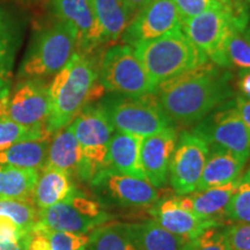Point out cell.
Returning <instances> with one entry per match:
<instances>
[{
    "instance_id": "obj_40",
    "label": "cell",
    "mask_w": 250,
    "mask_h": 250,
    "mask_svg": "<svg viewBox=\"0 0 250 250\" xmlns=\"http://www.w3.org/2000/svg\"><path fill=\"white\" fill-rule=\"evenodd\" d=\"M24 240L21 242H11V241H4V240H0V250H26V243H24Z\"/></svg>"
},
{
    "instance_id": "obj_46",
    "label": "cell",
    "mask_w": 250,
    "mask_h": 250,
    "mask_svg": "<svg viewBox=\"0 0 250 250\" xmlns=\"http://www.w3.org/2000/svg\"><path fill=\"white\" fill-rule=\"evenodd\" d=\"M235 2H240V4H243L245 2V0H234Z\"/></svg>"
},
{
    "instance_id": "obj_9",
    "label": "cell",
    "mask_w": 250,
    "mask_h": 250,
    "mask_svg": "<svg viewBox=\"0 0 250 250\" xmlns=\"http://www.w3.org/2000/svg\"><path fill=\"white\" fill-rule=\"evenodd\" d=\"M192 132L201 136L210 147L226 149L246 162L250 158L249 133L234 100L224 103L198 122Z\"/></svg>"
},
{
    "instance_id": "obj_12",
    "label": "cell",
    "mask_w": 250,
    "mask_h": 250,
    "mask_svg": "<svg viewBox=\"0 0 250 250\" xmlns=\"http://www.w3.org/2000/svg\"><path fill=\"white\" fill-rule=\"evenodd\" d=\"M5 115L23 126L48 131L49 83L41 79H21L9 92Z\"/></svg>"
},
{
    "instance_id": "obj_35",
    "label": "cell",
    "mask_w": 250,
    "mask_h": 250,
    "mask_svg": "<svg viewBox=\"0 0 250 250\" xmlns=\"http://www.w3.org/2000/svg\"><path fill=\"white\" fill-rule=\"evenodd\" d=\"M230 250H250V224H236L226 228Z\"/></svg>"
},
{
    "instance_id": "obj_42",
    "label": "cell",
    "mask_w": 250,
    "mask_h": 250,
    "mask_svg": "<svg viewBox=\"0 0 250 250\" xmlns=\"http://www.w3.org/2000/svg\"><path fill=\"white\" fill-rule=\"evenodd\" d=\"M243 35H245L246 40L248 41V43L250 44V19H249L248 23H247V26L245 28V31H243Z\"/></svg>"
},
{
    "instance_id": "obj_24",
    "label": "cell",
    "mask_w": 250,
    "mask_h": 250,
    "mask_svg": "<svg viewBox=\"0 0 250 250\" xmlns=\"http://www.w3.org/2000/svg\"><path fill=\"white\" fill-rule=\"evenodd\" d=\"M88 241V234L58 232L37 224L24 243L26 250H86Z\"/></svg>"
},
{
    "instance_id": "obj_4",
    "label": "cell",
    "mask_w": 250,
    "mask_h": 250,
    "mask_svg": "<svg viewBox=\"0 0 250 250\" xmlns=\"http://www.w3.org/2000/svg\"><path fill=\"white\" fill-rule=\"evenodd\" d=\"M78 50L77 34L62 21L37 31L19 68V79H41L55 77Z\"/></svg>"
},
{
    "instance_id": "obj_25",
    "label": "cell",
    "mask_w": 250,
    "mask_h": 250,
    "mask_svg": "<svg viewBox=\"0 0 250 250\" xmlns=\"http://www.w3.org/2000/svg\"><path fill=\"white\" fill-rule=\"evenodd\" d=\"M138 250H182L186 240L166 230L155 220L127 224Z\"/></svg>"
},
{
    "instance_id": "obj_32",
    "label": "cell",
    "mask_w": 250,
    "mask_h": 250,
    "mask_svg": "<svg viewBox=\"0 0 250 250\" xmlns=\"http://www.w3.org/2000/svg\"><path fill=\"white\" fill-rule=\"evenodd\" d=\"M227 219L239 224H250V183L240 179L227 208Z\"/></svg>"
},
{
    "instance_id": "obj_37",
    "label": "cell",
    "mask_w": 250,
    "mask_h": 250,
    "mask_svg": "<svg viewBox=\"0 0 250 250\" xmlns=\"http://www.w3.org/2000/svg\"><path fill=\"white\" fill-rule=\"evenodd\" d=\"M234 102H235V107L237 109V111H239L240 116H241L242 122L246 125L250 138V100L240 95L236 96Z\"/></svg>"
},
{
    "instance_id": "obj_10",
    "label": "cell",
    "mask_w": 250,
    "mask_h": 250,
    "mask_svg": "<svg viewBox=\"0 0 250 250\" xmlns=\"http://www.w3.org/2000/svg\"><path fill=\"white\" fill-rule=\"evenodd\" d=\"M100 202L120 208H144L159 201V191L147 181L117 173L111 168L100 170L89 181Z\"/></svg>"
},
{
    "instance_id": "obj_44",
    "label": "cell",
    "mask_w": 250,
    "mask_h": 250,
    "mask_svg": "<svg viewBox=\"0 0 250 250\" xmlns=\"http://www.w3.org/2000/svg\"><path fill=\"white\" fill-rule=\"evenodd\" d=\"M243 177H245V179H246L247 181H248V182L250 183V169H249L248 171H247V174H246L245 176H243Z\"/></svg>"
},
{
    "instance_id": "obj_19",
    "label": "cell",
    "mask_w": 250,
    "mask_h": 250,
    "mask_svg": "<svg viewBox=\"0 0 250 250\" xmlns=\"http://www.w3.org/2000/svg\"><path fill=\"white\" fill-rule=\"evenodd\" d=\"M83 158L72 124L52 133L50 138L45 166L66 171L80 179Z\"/></svg>"
},
{
    "instance_id": "obj_41",
    "label": "cell",
    "mask_w": 250,
    "mask_h": 250,
    "mask_svg": "<svg viewBox=\"0 0 250 250\" xmlns=\"http://www.w3.org/2000/svg\"><path fill=\"white\" fill-rule=\"evenodd\" d=\"M9 92H11V83L0 79V103L7 102Z\"/></svg>"
},
{
    "instance_id": "obj_23",
    "label": "cell",
    "mask_w": 250,
    "mask_h": 250,
    "mask_svg": "<svg viewBox=\"0 0 250 250\" xmlns=\"http://www.w3.org/2000/svg\"><path fill=\"white\" fill-rule=\"evenodd\" d=\"M92 4L104 44L121 40L133 19L123 0H92Z\"/></svg>"
},
{
    "instance_id": "obj_8",
    "label": "cell",
    "mask_w": 250,
    "mask_h": 250,
    "mask_svg": "<svg viewBox=\"0 0 250 250\" xmlns=\"http://www.w3.org/2000/svg\"><path fill=\"white\" fill-rule=\"evenodd\" d=\"M110 219V214L104 211L101 202L77 190L70 198L40 210L39 224L58 232L88 234L107 224Z\"/></svg>"
},
{
    "instance_id": "obj_34",
    "label": "cell",
    "mask_w": 250,
    "mask_h": 250,
    "mask_svg": "<svg viewBox=\"0 0 250 250\" xmlns=\"http://www.w3.org/2000/svg\"><path fill=\"white\" fill-rule=\"evenodd\" d=\"M182 26L210 8L223 5L217 0H173Z\"/></svg>"
},
{
    "instance_id": "obj_33",
    "label": "cell",
    "mask_w": 250,
    "mask_h": 250,
    "mask_svg": "<svg viewBox=\"0 0 250 250\" xmlns=\"http://www.w3.org/2000/svg\"><path fill=\"white\" fill-rule=\"evenodd\" d=\"M182 250H230L226 228L224 226L208 228L195 239L186 241Z\"/></svg>"
},
{
    "instance_id": "obj_22",
    "label": "cell",
    "mask_w": 250,
    "mask_h": 250,
    "mask_svg": "<svg viewBox=\"0 0 250 250\" xmlns=\"http://www.w3.org/2000/svg\"><path fill=\"white\" fill-rule=\"evenodd\" d=\"M239 181L240 179L224 186L208 188L202 191L189 193L188 197H189L191 211L199 217L225 225V220H228V204L239 184Z\"/></svg>"
},
{
    "instance_id": "obj_18",
    "label": "cell",
    "mask_w": 250,
    "mask_h": 250,
    "mask_svg": "<svg viewBox=\"0 0 250 250\" xmlns=\"http://www.w3.org/2000/svg\"><path fill=\"white\" fill-rule=\"evenodd\" d=\"M143 137L125 132H115L109 144V168L117 173L146 180L142 165ZM148 182V181H147Z\"/></svg>"
},
{
    "instance_id": "obj_43",
    "label": "cell",
    "mask_w": 250,
    "mask_h": 250,
    "mask_svg": "<svg viewBox=\"0 0 250 250\" xmlns=\"http://www.w3.org/2000/svg\"><path fill=\"white\" fill-rule=\"evenodd\" d=\"M217 1L220 2V4H223L224 6H227V7H232L235 4V1L234 0H217Z\"/></svg>"
},
{
    "instance_id": "obj_28",
    "label": "cell",
    "mask_w": 250,
    "mask_h": 250,
    "mask_svg": "<svg viewBox=\"0 0 250 250\" xmlns=\"http://www.w3.org/2000/svg\"><path fill=\"white\" fill-rule=\"evenodd\" d=\"M39 170L0 166V199H31Z\"/></svg>"
},
{
    "instance_id": "obj_13",
    "label": "cell",
    "mask_w": 250,
    "mask_h": 250,
    "mask_svg": "<svg viewBox=\"0 0 250 250\" xmlns=\"http://www.w3.org/2000/svg\"><path fill=\"white\" fill-rule=\"evenodd\" d=\"M245 4L235 2L232 7L220 5L197 15L182 26V31L208 62L217 58L230 24Z\"/></svg>"
},
{
    "instance_id": "obj_31",
    "label": "cell",
    "mask_w": 250,
    "mask_h": 250,
    "mask_svg": "<svg viewBox=\"0 0 250 250\" xmlns=\"http://www.w3.org/2000/svg\"><path fill=\"white\" fill-rule=\"evenodd\" d=\"M51 136L52 134L45 130L30 129V127L15 123L5 115L0 116V152L18 143L49 138Z\"/></svg>"
},
{
    "instance_id": "obj_27",
    "label": "cell",
    "mask_w": 250,
    "mask_h": 250,
    "mask_svg": "<svg viewBox=\"0 0 250 250\" xmlns=\"http://www.w3.org/2000/svg\"><path fill=\"white\" fill-rule=\"evenodd\" d=\"M20 27L8 9L0 5V79L11 83L20 48Z\"/></svg>"
},
{
    "instance_id": "obj_39",
    "label": "cell",
    "mask_w": 250,
    "mask_h": 250,
    "mask_svg": "<svg viewBox=\"0 0 250 250\" xmlns=\"http://www.w3.org/2000/svg\"><path fill=\"white\" fill-rule=\"evenodd\" d=\"M123 1L124 4L126 5L130 13L132 14V17H134V15L138 14L143 8H145L152 0H123Z\"/></svg>"
},
{
    "instance_id": "obj_26",
    "label": "cell",
    "mask_w": 250,
    "mask_h": 250,
    "mask_svg": "<svg viewBox=\"0 0 250 250\" xmlns=\"http://www.w3.org/2000/svg\"><path fill=\"white\" fill-rule=\"evenodd\" d=\"M50 138L26 140L0 152V166L41 170L45 166Z\"/></svg>"
},
{
    "instance_id": "obj_14",
    "label": "cell",
    "mask_w": 250,
    "mask_h": 250,
    "mask_svg": "<svg viewBox=\"0 0 250 250\" xmlns=\"http://www.w3.org/2000/svg\"><path fill=\"white\" fill-rule=\"evenodd\" d=\"M182 29L179 13L173 0H152L134 15L121 37L124 44L133 46Z\"/></svg>"
},
{
    "instance_id": "obj_6",
    "label": "cell",
    "mask_w": 250,
    "mask_h": 250,
    "mask_svg": "<svg viewBox=\"0 0 250 250\" xmlns=\"http://www.w3.org/2000/svg\"><path fill=\"white\" fill-rule=\"evenodd\" d=\"M99 81L104 90L132 98L156 90L133 48L127 44L112 45L103 52L99 59Z\"/></svg>"
},
{
    "instance_id": "obj_45",
    "label": "cell",
    "mask_w": 250,
    "mask_h": 250,
    "mask_svg": "<svg viewBox=\"0 0 250 250\" xmlns=\"http://www.w3.org/2000/svg\"><path fill=\"white\" fill-rule=\"evenodd\" d=\"M247 7H250V0H245V2H243Z\"/></svg>"
},
{
    "instance_id": "obj_2",
    "label": "cell",
    "mask_w": 250,
    "mask_h": 250,
    "mask_svg": "<svg viewBox=\"0 0 250 250\" xmlns=\"http://www.w3.org/2000/svg\"><path fill=\"white\" fill-rule=\"evenodd\" d=\"M104 88L99 81V59L95 54L77 50L49 83L48 132L52 134L70 125L78 114L102 96Z\"/></svg>"
},
{
    "instance_id": "obj_1",
    "label": "cell",
    "mask_w": 250,
    "mask_h": 250,
    "mask_svg": "<svg viewBox=\"0 0 250 250\" xmlns=\"http://www.w3.org/2000/svg\"><path fill=\"white\" fill-rule=\"evenodd\" d=\"M232 79L226 68L208 62L165 81L154 94L173 123L189 126L233 98Z\"/></svg>"
},
{
    "instance_id": "obj_3",
    "label": "cell",
    "mask_w": 250,
    "mask_h": 250,
    "mask_svg": "<svg viewBox=\"0 0 250 250\" xmlns=\"http://www.w3.org/2000/svg\"><path fill=\"white\" fill-rule=\"evenodd\" d=\"M133 50L156 88L165 81L208 62L182 29L139 43Z\"/></svg>"
},
{
    "instance_id": "obj_20",
    "label": "cell",
    "mask_w": 250,
    "mask_h": 250,
    "mask_svg": "<svg viewBox=\"0 0 250 250\" xmlns=\"http://www.w3.org/2000/svg\"><path fill=\"white\" fill-rule=\"evenodd\" d=\"M77 190L70 174L44 166L39 173L31 199L39 210H44L70 198Z\"/></svg>"
},
{
    "instance_id": "obj_11",
    "label": "cell",
    "mask_w": 250,
    "mask_h": 250,
    "mask_svg": "<svg viewBox=\"0 0 250 250\" xmlns=\"http://www.w3.org/2000/svg\"><path fill=\"white\" fill-rule=\"evenodd\" d=\"M210 146L195 132L182 131L169 166L170 186L177 196L195 192L201 181Z\"/></svg>"
},
{
    "instance_id": "obj_17",
    "label": "cell",
    "mask_w": 250,
    "mask_h": 250,
    "mask_svg": "<svg viewBox=\"0 0 250 250\" xmlns=\"http://www.w3.org/2000/svg\"><path fill=\"white\" fill-rule=\"evenodd\" d=\"M179 134L175 126L145 137L142 143V165L146 180L155 188L164 187L169 176V166Z\"/></svg>"
},
{
    "instance_id": "obj_16",
    "label": "cell",
    "mask_w": 250,
    "mask_h": 250,
    "mask_svg": "<svg viewBox=\"0 0 250 250\" xmlns=\"http://www.w3.org/2000/svg\"><path fill=\"white\" fill-rule=\"evenodd\" d=\"M151 214L153 220H155L166 230L186 241L195 239L211 227L224 226L213 220L199 217L192 211L184 208L180 204L177 195L167 197L159 202L156 201L151 208Z\"/></svg>"
},
{
    "instance_id": "obj_15",
    "label": "cell",
    "mask_w": 250,
    "mask_h": 250,
    "mask_svg": "<svg viewBox=\"0 0 250 250\" xmlns=\"http://www.w3.org/2000/svg\"><path fill=\"white\" fill-rule=\"evenodd\" d=\"M51 9L56 20L73 28L78 39V50L95 54L104 44L100 30L92 0H51Z\"/></svg>"
},
{
    "instance_id": "obj_38",
    "label": "cell",
    "mask_w": 250,
    "mask_h": 250,
    "mask_svg": "<svg viewBox=\"0 0 250 250\" xmlns=\"http://www.w3.org/2000/svg\"><path fill=\"white\" fill-rule=\"evenodd\" d=\"M237 88L243 98L250 100V68H243L237 74Z\"/></svg>"
},
{
    "instance_id": "obj_5",
    "label": "cell",
    "mask_w": 250,
    "mask_h": 250,
    "mask_svg": "<svg viewBox=\"0 0 250 250\" xmlns=\"http://www.w3.org/2000/svg\"><path fill=\"white\" fill-rule=\"evenodd\" d=\"M114 129L143 138L174 126L155 94L132 98L111 93L100 102Z\"/></svg>"
},
{
    "instance_id": "obj_7",
    "label": "cell",
    "mask_w": 250,
    "mask_h": 250,
    "mask_svg": "<svg viewBox=\"0 0 250 250\" xmlns=\"http://www.w3.org/2000/svg\"><path fill=\"white\" fill-rule=\"evenodd\" d=\"M71 124L83 152L80 180L90 181L100 170L109 168V144L115 129L100 103L87 104Z\"/></svg>"
},
{
    "instance_id": "obj_36",
    "label": "cell",
    "mask_w": 250,
    "mask_h": 250,
    "mask_svg": "<svg viewBox=\"0 0 250 250\" xmlns=\"http://www.w3.org/2000/svg\"><path fill=\"white\" fill-rule=\"evenodd\" d=\"M22 230L15 225L11 219L0 215V240L11 242H21L26 239Z\"/></svg>"
},
{
    "instance_id": "obj_21",
    "label": "cell",
    "mask_w": 250,
    "mask_h": 250,
    "mask_svg": "<svg viewBox=\"0 0 250 250\" xmlns=\"http://www.w3.org/2000/svg\"><path fill=\"white\" fill-rule=\"evenodd\" d=\"M245 165L246 161L226 149L210 147V153L196 191L237 181Z\"/></svg>"
},
{
    "instance_id": "obj_29",
    "label": "cell",
    "mask_w": 250,
    "mask_h": 250,
    "mask_svg": "<svg viewBox=\"0 0 250 250\" xmlns=\"http://www.w3.org/2000/svg\"><path fill=\"white\" fill-rule=\"evenodd\" d=\"M86 250H138L127 224H104L89 234Z\"/></svg>"
},
{
    "instance_id": "obj_30",
    "label": "cell",
    "mask_w": 250,
    "mask_h": 250,
    "mask_svg": "<svg viewBox=\"0 0 250 250\" xmlns=\"http://www.w3.org/2000/svg\"><path fill=\"white\" fill-rule=\"evenodd\" d=\"M0 215L11 219L28 235L40 221V210L33 199H0Z\"/></svg>"
}]
</instances>
